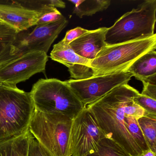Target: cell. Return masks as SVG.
Returning <instances> with one entry per match:
<instances>
[{
  "label": "cell",
  "mask_w": 156,
  "mask_h": 156,
  "mask_svg": "<svg viewBox=\"0 0 156 156\" xmlns=\"http://www.w3.org/2000/svg\"><path fill=\"white\" fill-rule=\"evenodd\" d=\"M134 101L146 111V113L156 115V100L139 94L135 97Z\"/></svg>",
  "instance_id": "21"
},
{
  "label": "cell",
  "mask_w": 156,
  "mask_h": 156,
  "mask_svg": "<svg viewBox=\"0 0 156 156\" xmlns=\"http://www.w3.org/2000/svg\"><path fill=\"white\" fill-rule=\"evenodd\" d=\"M64 18V17L56 9L52 11L44 13L42 15L38 20L36 25H40L54 22L60 20Z\"/></svg>",
  "instance_id": "23"
},
{
  "label": "cell",
  "mask_w": 156,
  "mask_h": 156,
  "mask_svg": "<svg viewBox=\"0 0 156 156\" xmlns=\"http://www.w3.org/2000/svg\"><path fill=\"white\" fill-rule=\"evenodd\" d=\"M69 2L74 5L73 13L80 18L105 10L111 3L109 0H69Z\"/></svg>",
  "instance_id": "16"
},
{
  "label": "cell",
  "mask_w": 156,
  "mask_h": 156,
  "mask_svg": "<svg viewBox=\"0 0 156 156\" xmlns=\"http://www.w3.org/2000/svg\"><path fill=\"white\" fill-rule=\"evenodd\" d=\"M32 137L28 129L20 135L0 140V156H28Z\"/></svg>",
  "instance_id": "14"
},
{
  "label": "cell",
  "mask_w": 156,
  "mask_h": 156,
  "mask_svg": "<svg viewBox=\"0 0 156 156\" xmlns=\"http://www.w3.org/2000/svg\"><path fill=\"white\" fill-rule=\"evenodd\" d=\"M48 57L44 52H33L1 64L0 82L16 87L17 84L25 82L36 74L45 73Z\"/></svg>",
  "instance_id": "10"
},
{
  "label": "cell",
  "mask_w": 156,
  "mask_h": 156,
  "mask_svg": "<svg viewBox=\"0 0 156 156\" xmlns=\"http://www.w3.org/2000/svg\"><path fill=\"white\" fill-rule=\"evenodd\" d=\"M139 156H156V153L153 152L151 150L148 149L143 151Z\"/></svg>",
  "instance_id": "26"
},
{
  "label": "cell",
  "mask_w": 156,
  "mask_h": 156,
  "mask_svg": "<svg viewBox=\"0 0 156 156\" xmlns=\"http://www.w3.org/2000/svg\"><path fill=\"white\" fill-rule=\"evenodd\" d=\"M68 23L64 17L57 21L36 25L17 33L6 62L33 52L47 54L53 43Z\"/></svg>",
  "instance_id": "8"
},
{
  "label": "cell",
  "mask_w": 156,
  "mask_h": 156,
  "mask_svg": "<svg viewBox=\"0 0 156 156\" xmlns=\"http://www.w3.org/2000/svg\"><path fill=\"white\" fill-rule=\"evenodd\" d=\"M43 13L31 9L18 0H0V21L19 32L35 26Z\"/></svg>",
  "instance_id": "11"
},
{
  "label": "cell",
  "mask_w": 156,
  "mask_h": 156,
  "mask_svg": "<svg viewBox=\"0 0 156 156\" xmlns=\"http://www.w3.org/2000/svg\"><path fill=\"white\" fill-rule=\"evenodd\" d=\"M149 149L156 152V115L146 113L137 119Z\"/></svg>",
  "instance_id": "17"
},
{
  "label": "cell",
  "mask_w": 156,
  "mask_h": 156,
  "mask_svg": "<svg viewBox=\"0 0 156 156\" xmlns=\"http://www.w3.org/2000/svg\"><path fill=\"white\" fill-rule=\"evenodd\" d=\"M28 156H48L33 136L30 142Z\"/></svg>",
  "instance_id": "25"
},
{
  "label": "cell",
  "mask_w": 156,
  "mask_h": 156,
  "mask_svg": "<svg viewBox=\"0 0 156 156\" xmlns=\"http://www.w3.org/2000/svg\"><path fill=\"white\" fill-rule=\"evenodd\" d=\"M50 57L66 66L74 80H83L94 76V71L90 66L91 60L76 54L69 45L65 44L62 41L54 45Z\"/></svg>",
  "instance_id": "12"
},
{
  "label": "cell",
  "mask_w": 156,
  "mask_h": 156,
  "mask_svg": "<svg viewBox=\"0 0 156 156\" xmlns=\"http://www.w3.org/2000/svg\"><path fill=\"white\" fill-rule=\"evenodd\" d=\"M133 76L126 71L98 76L83 80L71 79L66 81L69 87L84 106L103 97L113 88L126 84Z\"/></svg>",
  "instance_id": "9"
},
{
  "label": "cell",
  "mask_w": 156,
  "mask_h": 156,
  "mask_svg": "<svg viewBox=\"0 0 156 156\" xmlns=\"http://www.w3.org/2000/svg\"><path fill=\"white\" fill-rule=\"evenodd\" d=\"M107 29L102 27L88 30L72 42L69 46L76 54L92 61L96 58L98 54L107 46L105 40Z\"/></svg>",
  "instance_id": "13"
},
{
  "label": "cell",
  "mask_w": 156,
  "mask_h": 156,
  "mask_svg": "<svg viewBox=\"0 0 156 156\" xmlns=\"http://www.w3.org/2000/svg\"><path fill=\"white\" fill-rule=\"evenodd\" d=\"M105 134L86 106L72 119L68 137V156H87L97 151Z\"/></svg>",
  "instance_id": "7"
},
{
  "label": "cell",
  "mask_w": 156,
  "mask_h": 156,
  "mask_svg": "<svg viewBox=\"0 0 156 156\" xmlns=\"http://www.w3.org/2000/svg\"><path fill=\"white\" fill-rule=\"evenodd\" d=\"M140 93L132 87L121 85L86 106L106 137L112 139L133 156L142 151L132 138L126 125V116H131L134 98Z\"/></svg>",
  "instance_id": "1"
},
{
  "label": "cell",
  "mask_w": 156,
  "mask_h": 156,
  "mask_svg": "<svg viewBox=\"0 0 156 156\" xmlns=\"http://www.w3.org/2000/svg\"><path fill=\"white\" fill-rule=\"evenodd\" d=\"M88 30H86L81 27H76L66 32L65 37L62 41L66 45H69L72 42L78 39L86 33L87 32Z\"/></svg>",
  "instance_id": "24"
},
{
  "label": "cell",
  "mask_w": 156,
  "mask_h": 156,
  "mask_svg": "<svg viewBox=\"0 0 156 156\" xmlns=\"http://www.w3.org/2000/svg\"><path fill=\"white\" fill-rule=\"evenodd\" d=\"M126 126L132 138L142 151L148 149L144 135L140 127L137 119L132 116H126L125 119Z\"/></svg>",
  "instance_id": "20"
},
{
  "label": "cell",
  "mask_w": 156,
  "mask_h": 156,
  "mask_svg": "<svg viewBox=\"0 0 156 156\" xmlns=\"http://www.w3.org/2000/svg\"><path fill=\"white\" fill-rule=\"evenodd\" d=\"M18 31L0 21V64L6 62Z\"/></svg>",
  "instance_id": "18"
},
{
  "label": "cell",
  "mask_w": 156,
  "mask_h": 156,
  "mask_svg": "<svg viewBox=\"0 0 156 156\" xmlns=\"http://www.w3.org/2000/svg\"><path fill=\"white\" fill-rule=\"evenodd\" d=\"M126 71L140 81L156 74V50L148 52L140 56Z\"/></svg>",
  "instance_id": "15"
},
{
  "label": "cell",
  "mask_w": 156,
  "mask_h": 156,
  "mask_svg": "<svg viewBox=\"0 0 156 156\" xmlns=\"http://www.w3.org/2000/svg\"><path fill=\"white\" fill-rule=\"evenodd\" d=\"M30 93L34 109L46 114L64 115L73 119L85 106L66 81L55 78L40 79Z\"/></svg>",
  "instance_id": "3"
},
{
  "label": "cell",
  "mask_w": 156,
  "mask_h": 156,
  "mask_svg": "<svg viewBox=\"0 0 156 156\" xmlns=\"http://www.w3.org/2000/svg\"><path fill=\"white\" fill-rule=\"evenodd\" d=\"M2 85V83H1V82H0V86Z\"/></svg>",
  "instance_id": "27"
},
{
  "label": "cell",
  "mask_w": 156,
  "mask_h": 156,
  "mask_svg": "<svg viewBox=\"0 0 156 156\" xmlns=\"http://www.w3.org/2000/svg\"><path fill=\"white\" fill-rule=\"evenodd\" d=\"M143 84L141 95L156 100V74L141 80Z\"/></svg>",
  "instance_id": "22"
},
{
  "label": "cell",
  "mask_w": 156,
  "mask_h": 156,
  "mask_svg": "<svg viewBox=\"0 0 156 156\" xmlns=\"http://www.w3.org/2000/svg\"><path fill=\"white\" fill-rule=\"evenodd\" d=\"M72 119L34 109L29 129L48 156H68V137Z\"/></svg>",
  "instance_id": "5"
},
{
  "label": "cell",
  "mask_w": 156,
  "mask_h": 156,
  "mask_svg": "<svg viewBox=\"0 0 156 156\" xmlns=\"http://www.w3.org/2000/svg\"><path fill=\"white\" fill-rule=\"evenodd\" d=\"M34 111L30 93L17 86H0V140L29 129Z\"/></svg>",
  "instance_id": "2"
},
{
  "label": "cell",
  "mask_w": 156,
  "mask_h": 156,
  "mask_svg": "<svg viewBox=\"0 0 156 156\" xmlns=\"http://www.w3.org/2000/svg\"><path fill=\"white\" fill-rule=\"evenodd\" d=\"M156 21V0H146L108 28L105 41L110 46L150 38Z\"/></svg>",
  "instance_id": "4"
},
{
  "label": "cell",
  "mask_w": 156,
  "mask_h": 156,
  "mask_svg": "<svg viewBox=\"0 0 156 156\" xmlns=\"http://www.w3.org/2000/svg\"><path fill=\"white\" fill-rule=\"evenodd\" d=\"M156 48V34L150 38L104 47L90 62L94 76L126 70L140 56Z\"/></svg>",
  "instance_id": "6"
},
{
  "label": "cell",
  "mask_w": 156,
  "mask_h": 156,
  "mask_svg": "<svg viewBox=\"0 0 156 156\" xmlns=\"http://www.w3.org/2000/svg\"><path fill=\"white\" fill-rule=\"evenodd\" d=\"M87 156H133L112 139L105 137L99 142L97 151Z\"/></svg>",
  "instance_id": "19"
}]
</instances>
